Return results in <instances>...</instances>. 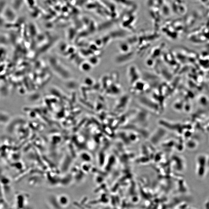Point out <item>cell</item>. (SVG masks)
Segmentation results:
<instances>
[{
    "instance_id": "cell-5",
    "label": "cell",
    "mask_w": 209,
    "mask_h": 209,
    "mask_svg": "<svg viewBox=\"0 0 209 209\" xmlns=\"http://www.w3.org/2000/svg\"><path fill=\"white\" fill-rule=\"evenodd\" d=\"M0 123L5 124L10 120V116L6 113L0 112Z\"/></svg>"
},
{
    "instance_id": "cell-3",
    "label": "cell",
    "mask_w": 209,
    "mask_h": 209,
    "mask_svg": "<svg viewBox=\"0 0 209 209\" xmlns=\"http://www.w3.org/2000/svg\"><path fill=\"white\" fill-rule=\"evenodd\" d=\"M27 197L26 195L22 194L17 195L15 198V208L16 209H29Z\"/></svg>"
},
{
    "instance_id": "cell-6",
    "label": "cell",
    "mask_w": 209,
    "mask_h": 209,
    "mask_svg": "<svg viewBox=\"0 0 209 209\" xmlns=\"http://www.w3.org/2000/svg\"><path fill=\"white\" fill-rule=\"evenodd\" d=\"M91 64L88 63H83L81 66V69L84 71L88 72L91 70Z\"/></svg>"
},
{
    "instance_id": "cell-4",
    "label": "cell",
    "mask_w": 209,
    "mask_h": 209,
    "mask_svg": "<svg viewBox=\"0 0 209 209\" xmlns=\"http://www.w3.org/2000/svg\"><path fill=\"white\" fill-rule=\"evenodd\" d=\"M133 87L131 88V91L133 93H141L146 91L149 89L147 87V84L145 83L144 82L141 81V80L137 81L132 85Z\"/></svg>"
},
{
    "instance_id": "cell-2",
    "label": "cell",
    "mask_w": 209,
    "mask_h": 209,
    "mask_svg": "<svg viewBox=\"0 0 209 209\" xmlns=\"http://www.w3.org/2000/svg\"><path fill=\"white\" fill-rule=\"evenodd\" d=\"M136 54L135 52L131 51L126 53H122L116 58V63L118 64H124L133 59Z\"/></svg>"
},
{
    "instance_id": "cell-1",
    "label": "cell",
    "mask_w": 209,
    "mask_h": 209,
    "mask_svg": "<svg viewBox=\"0 0 209 209\" xmlns=\"http://www.w3.org/2000/svg\"><path fill=\"white\" fill-rule=\"evenodd\" d=\"M128 79L131 85L140 80L141 74L138 68L135 66H131L127 70Z\"/></svg>"
}]
</instances>
